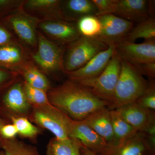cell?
Masks as SVG:
<instances>
[{
	"mask_svg": "<svg viewBox=\"0 0 155 155\" xmlns=\"http://www.w3.org/2000/svg\"><path fill=\"white\" fill-rule=\"evenodd\" d=\"M3 101L8 108L17 114H25L30 107L23 85L19 83L15 84L8 90Z\"/></svg>",
	"mask_w": 155,
	"mask_h": 155,
	"instance_id": "20",
	"label": "cell"
},
{
	"mask_svg": "<svg viewBox=\"0 0 155 155\" xmlns=\"http://www.w3.org/2000/svg\"><path fill=\"white\" fill-rule=\"evenodd\" d=\"M12 41H13L11 33L4 26L0 25V46Z\"/></svg>",
	"mask_w": 155,
	"mask_h": 155,
	"instance_id": "34",
	"label": "cell"
},
{
	"mask_svg": "<svg viewBox=\"0 0 155 155\" xmlns=\"http://www.w3.org/2000/svg\"><path fill=\"white\" fill-rule=\"evenodd\" d=\"M35 121L50 130L59 140L69 138V130L72 119L49 103L37 105L34 111Z\"/></svg>",
	"mask_w": 155,
	"mask_h": 155,
	"instance_id": "6",
	"label": "cell"
},
{
	"mask_svg": "<svg viewBox=\"0 0 155 155\" xmlns=\"http://www.w3.org/2000/svg\"><path fill=\"white\" fill-rule=\"evenodd\" d=\"M115 48L121 59L134 66L155 63V40L145 41L140 44L125 40L117 45Z\"/></svg>",
	"mask_w": 155,
	"mask_h": 155,
	"instance_id": "9",
	"label": "cell"
},
{
	"mask_svg": "<svg viewBox=\"0 0 155 155\" xmlns=\"http://www.w3.org/2000/svg\"><path fill=\"white\" fill-rule=\"evenodd\" d=\"M97 9L96 16H104L113 14L116 5V0H92Z\"/></svg>",
	"mask_w": 155,
	"mask_h": 155,
	"instance_id": "30",
	"label": "cell"
},
{
	"mask_svg": "<svg viewBox=\"0 0 155 155\" xmlns=\"http://www.w3.org/2000/svg\"><path fill=\"white\" fill-rule=\"evenodd\" d=\"M23 86L25 96L29 103L36 105H42L50 103L46 91L31 86L26 81Z\"/></svg>",
	"mask_w": 155,
	"mask_h": 155,
	"instance_id": "27",
	"label": "cell"
},
{
	"mask_svg": "<svg viewBox=\"0 0 155 155\" xmlns=\"http://www.w3.org/2000/svg\"><path fill=\"white\" fill-rule=\"evenodd\" d=\"M101 22V32L96 37L108 47L116 46L126 40L134 26V22L125 20L114 14L97 17Z\"/></svg>",
	"mask_w": 155,
	"mask_h": 155,
	"instance_id": "7",
	"label": "cell"
},
{
	"mask_svg": "<svg viewBox=\"0 0 155 155\" xmlns=\"http://www.w3.org/2000/svg\"><path fill=\"white\" fill-rule=\"evenodd\" d=\"M37 51L32 54V58L43 71L46 73L64 72L63 45L49 40L37 31Z\"/></svg>",
	"mask_w": 155,
	"mask_h": 155,
	"instance_id": "5",
	"label": "cell"
},
{
	"mask_svg": "<svg viewBox=\"0 0 155 155\" xmlns=\"http://www.w3.org/2000/svg\"><path fill=\"white\" fill-rule=\"evenodd\" d=\"M31 64L20 45L13 41L0 46V69L21 73Z\"/></svg>",
	"mask_w": 155,
	"mask_h": 155,
	"instance_id": "15",
	"label": "cell"
},
{
	"mask_svg": "<svg viewBox=\"0 0 155 155\" xmlns=\"http://www.w3.org/2000/svg\"><path fill=\"white\" fill-rule=\"evenodd\" d=\"M69 135L70 138L80 141L84 147L96 154L101 151L108 144L91 127L81 121L72 120Z\"/></svg>",
	"mask_w": 155,
	"mask_h": 155,
	"instance_id": "16",
	"label": "cell"
},
{
	"mask_svg": "<svg viewBox=\"0 0 155 155\" xmlns=\"http://www.w3.org/2000/svg\"><path fill=\"white\" fill-rule=\"evenodd\" d=\"M120 69L121 58L115 51L107 67L97 77L75 82L88 89L97 97L107 102L110 106L114 100Z\"/></svg>",
	"mask_w": 155,
	"mask_h": 155,
	"instance_id": "4",
	"label": "cell"
},
{
	"mask_svg": "<svg viewBox=\"0 0 155 155\" xmlns=\"http://www.w3.org/2000/svg\"><path fill=\"white\" fill-rule=\"evenodd\" d=\"M81 155H97L96 153L91 151L90 150L84 147H83L81 150Z\"/></svg>",
	"mask_w": 155,
	"mask_h": 155,
	"instance_id": "36",
	"label": "cell"
},
{
	"mask_svg": "<svg viewBox=\"0 0 155 155\" xmlns=\"http://www.w3.org/2000/svg\"><path fill=\"white\" fill-rule=\"evenodd\" d=\"M62 10L68 21L78 20L84 16L95 15L97 9L92 0H68L62 1Z\"/></svg>",
	"mask_w": 155,
	"mask_h": 155,
	"instance_id": "19",
	"label": "cell"
},
{
	"mask_svg": "<svg viewBox=\"0 0 155 155\" xmlns=\"http://www.w3.org/2000/svg\"><path fill=\"white\" fill-rule=\"evenodd\" d=\"M115 52V47H109L107 49L97 54L83 67L65 73L69 80L74 81L94 79L104 71Z\"/></svg>",
	"mask_w": 155,
	"mask_h": 155,
	"instance_id": "13",
	"label": "cell"
},
{
	"mask_svg": "<svg viewBox=\"0 0 155 155\" xmlns=\"http://www.w3.org/2000/svg\"><path fill=\"white\" fill-rule=\"evenodd\" d=\"M14 73H16L0 69V85L8 80Z\"/></svg>",
	"mask_w": 155,
	"mask_h": 155,
	"instance_id": "35",
	"label": "cell"
},
{
	"mask_svg": "<svg viewBox=\"0 0 155 155\" xmlns=\"http://www.w3.org/2000/svg\"><path fill=\"white\" fill-rule=\"evenodd\" d=\"M39 155L38 154H37V155Z\"/></svg>",
	"mask_w": 155,
	"mask_h": 155,
	"instance_id": "39",
	"label": "cell"
},
{
	"mask_svg": "<svg viewBox=\"0 0 155 155\" xmlns=\"http://www.w3.org/2000/svg\"><path fill=\"white\" fill-rule=\"evenodd\" d=\"M149 153L155 155L146 134L138 132L135 135L116 143L107 144L97 155H143Z\"/></svg>",
	"mask_w": 155,
	"mask_h": 155,
	"instance_id": "10",
	"label": "cell"
},
{
	"mask_svg": "<svg viewBox=\"0 0 155 155\" xmlns=\"http://www.w3.org/2000/svg\"><path fill=\"white\" fill-rule=\"evenodd\" d=\"M124 120L139 132L146 133L155 126V113L136 102L116 109Z\"/></svg>",
	"mask_w": 155,
	"mask_h": 155,
	"instance_id": "14",
	"label": "cell"
},
{
	"mask_svg": "<svg viewBox=\"0 0 155 155\" xmlns=\"http://www.w3.org/2000/svg\"><path fill=\"white\" fill-rule=\"evenodd\" d=\"M4 155H36L38 154L35 149L21 142L9 140L3 145Z\"/></svg>",
	"mask_w": 155,
	"mask_h": 155,
	"instance_id": "26",
	"label": "cell"
},
{
	"mask_svg": "<svg viewBox=\"0 0 155 155\" xmlns=\"http://www.w3.org/2000/svg\"><path fill=\"white\" fill-rule=\"evenodd\" d=\"M25 81L35 88L46 91L49 88L50 84L46 77L31 64L23 69L21 72Z\"/></svg>",
	"mask_w": 155,
	"mask_h": 155,
	"instance_id": "25",
	"label": "cell"
},
{
	"mask_svg": "<svg viewBox=\"0 0 155 155\" xmlns=\"http://www.w3.org/2000/svg\"><path fill=\"white\" fill-rule=\"evenodd\" d=\"M2 123H1V122H0V131H1V128H2Z\"/></svg>",
	"mask_w": 155,
	"mask_h": 155,
	"instance_id": "38",
	"label": "cell"
},
{
	"mask_svg": "<svg viewBox=\"0 0 155 155\" xmlns=\"http://www.w3.org/2000/svg\"><path fill=\"white\" fill-rule=\"evenodd\" d=\"M62 1L59 0H28L23 6L31 12L45 16L47 20H66L62 8Z\"/></svg>",
	"mask_w": 155,
	"mask_h": 155,
	"instance_id": "18",
	"label": "cell"
},
{
	"mask_svg": "<svg viewBox=\"0 0 155 155\" xmlns=\"http://www.w3.org/2000/svg\"><path fill=\"white\" fill-rule=\"evenodd\" d=\"M76 25L81 35L86 37H96L101 28L99 19L95 15L81 17L77 20Z\"/></svg>",
	"mask_w": 155,
	"mask_h": 155,
	"instance_id": "24",
	"label": "cell"
},
{
	"mask_svg": "<svg viewBox=\"0 0 155 155\" xmlns=\"http://www.w3.org/2000/svg\"><path fill=\"white\" fill-rule=\"evenodd\" d=\"M0 132L4 137L7 139L14 138L18 134L17 128L13 124L3 126Z\"/></svg>",
	"mask_w": 155,
	"mask_h": 155,
	"instance_id": "33",
	"label": "cell"
},
{
	"mask_svg": "<svg viewBox=\"0 0 155 155\" xmlns=\"http://www.w3.org/2000/svg\"><path fill=\"white\" fill-rule=\"evenodd\" d=\"M143 155H153L152 154L150 153H146L145 154H144Z\"/></svg>",
	"mask_w": 155,
	"mask_h": 155,
	"instance_id": "37",
	"label": "cell"
},
{
	"mask_svg": "<svg viewBox=\"0 0 155 155\" xmlns=\"http://www.w3.org/2000/svg\"><path fill=\"white\" fill-rule=\"evenodd\" d=\"M139 105L150 110H155V87L154 81L151 79L147 90L136 101Z\"/></svg>",
	"mask_w": 155,
	"mask_h": 155,
	"instance_id": "29",
	"label": "cell"
},
{
	"mask_svg": "<svg viewBox=\"0 0 155 155\" xmlns=\"http://www.w3.org/2000/svg\"><path fill=\"white\" fill-rule=\"evenodd\" d=\"M25 1L0 0V14L21 8Z\"/></svg>",
	"mask_w": 155,
	"mask_h": 155,
	"instance_id": "31",
	"label": "cell"
},
{
	"mask_svg": "<svg viewBox=\"0 0 155 155\" xmlns=\"http://www.w3.org/2000/svg\"><path fill=\"white\" fill-rule=\"evenodd\" d=\"M84 147L80 141L70 138L66 140L53 138L48 145L47 155H81Z\"/></svg>",
	"mask_w": 155,
	"mask_h": 155,
	"instance_id": "21",
	"label": "cell"
},
{
	"mask_svg": "<svg viewBox=\"0 0 155 155\" xmlns=\"http://www.w3.org/2000/svg\"><path fill=\"white\" fill-rule=\"evenodd\" d=\"M81 122L91 127L108 144L114 143V131L110 110L108 108L92 114Z\"/></svg>",
	"mask_w": 155,
	"mask_h": 155,
	"instance_id": "17",
	"label": "cell"
},
{
	"mask_svg": "<svg viewBox=\"0 0 155 155\" xmlns=\"http://www.w3.org/2000/svg\"><path fill=\"white\" fill-rule=\"evenodd\" d=\"M14 12L6 17L8 24L23 43L30 47H37L36 29L41 20L27 14L22 8Z\"/></svg>",
	"mask_w": 155,
	"mask_h": 155,
	"instance_id": "8",
	"label": "cell"
},
{
	"mask_svg": "<svg viewBox=\"0 0 155 155\" xmlns=\"http://www.w3.org/2000/svg\"><path fill=\"white\" fill-rule=\"evenodd\" d=\"M142 75H146L150 78H154L155 76V63H147L133 65Z\"/></svg>",
	"mask_w": 155,
	"mask_h": 155,
	"instance_id": "32",
	"label": "cell"
},
{
	"mask_svg": "<svg viewBox=\"0 0 155 155\" xmlns=\"http://www.w3.org/2000/svg\"><path fill=\"white\" fill-rule=\"evenodd\" d=\"M139 38H143L145 41L155 40V19L153 17H150L134 26L126 41L134 42Z\"/></svg>",
	"mask_w": 155,
	"mask_h": 155,
	"instance_id": "23",
	"label": "cell"
},
{
	"mask_svg": "<svg viewBox=\"0 0 155 155\" xmlns=\"http://www.w3.org/2000/svg\"><path fill=\"white\" fill-rule=\"evenodd\" d=\"M110 114L114 137L113 144L131 138L139 132L126 122L116 110H110Z\"/></svg>",
	"mask_w": 155,
	"mask_h": 155,
	"instance_id": "22",
	"label": "cell"
},
{
	"mask_svg": "<svg viewBox=\"0 0 155 155\" xmlns=\"http://www.w3.org/2000/svg\"><path fill=\"white\" fill-rule=\"evenodd\" d=\"M12 121L18 133L20 135L25 137H33L38 133V129L26 118H13Z\"/></svg>",
	"mask_w": 155,
	"mask_h": 155,
	"instance_id": "28",
	"label": "cell"
},
{
	"mask_svg": "<svg viewBox=\"0 0 155 155\" xmlns=\"http://www.w3.org/2000/svg\"><path fill=\"white\" fill-rule=\"evenodd\" d=\"M153 2L146 0H116L114 14L134 22H141L153 13Z\"/></svg>",
	"mask_w": 155,
	"mask_h": 155,
	"instance_id": "11",
	"label": "cell"
},
{
	"mask_svg": "<svg viewBox=\"0 0 155 155\" xmlns=\"http://www.w3.org/2000/svg\"><path fill=\"white\" fill-rule=\"evenodd\" d=\"M38 27L62 45L69 44L81 36L76 24L66 20H41Z\"/></svg>",
	"mask_w": 155,
	"mask_h": 155,
	"instance_id": "12",
	"label": "cell"
},
{
	"mask_svg": "<svg viewBox=\"0 0 155 155\" xmlns=\"http://www.w3.org/2000/svg\"><path fill=\"white\" fill-rule=\"evenodd\" d=\"M109 47L97 38L81 36L68 44L64 57V72L75 71Z\"/></svg>",
	"mask_w": 155,
	"mask_h": 155,
	"instance_id": "3",
	"label": "cell"
},
{
	"mask_svg": "<svg viewBox=\"0 0 155 155\" xmlns=\"http://www.w3.org/2000/svg\"><path fill=\"white\" fill-rule=\"evenodd\" d=\"M50 104L77 121L108 108L110 104L100 99L81 84L69 80L54 89L48 96Z\"/></svg>",
	"mask_w": 155,
	"mask_h": 155,
	"instance_id": "1",
	"label": "cell"
},
{
	"mask_svg": "<svg viewBox=\"0 0 155 155\" xmlns=\"http://www.w3.org/2000/svg\"><path fill=\"white\" fill-rule=\"evenodd\" d=\"M150 81H147L132 64L121 58L120 74L110 110H116L135 102L147 90Z\"/></svg>",
	"mask_w": 155,
	"mask_h": 155,
	"instance_id": "2",
	"label": "cell"
}]
</instances>
